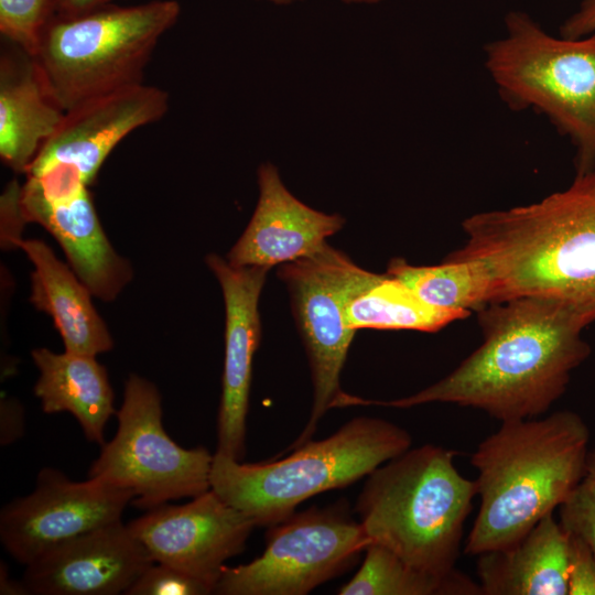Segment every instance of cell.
Wrapping results in <instances>:
<instances>
[{
    "mask_svg": "<svg viewBox=\"0 0 595 595\" xmlns=\"http://www.w3.org/2000/svg\"><path fill=\"white\" fill-rule=\"evenodd\" d=\"M470 314L434 309L387 273L364 270L345 304L346 325L434 333Z\"/></svg>",
    "mask_w": 595,
    "mask_h": 595,
    "instance_id": "22",
    "label": "cell"
},
{
    "mask_svg": "<svg viewBox=\"0 0 595 595\" xmlns=\"http://www.w3.org/2000/svg\"><path fill=\"white\" fill-rule=\"evenodd\" d=\"M56 0H0V33L34 55L40 39L55 17Z\"/></svg>",
    "mask_w": 595,
    "mask_h": 595,
    "instance_id": "25",
    "label": "cell"
},
{
    "mask_svg": "<svg viewBox=\"0 0 595 595\" xmlns=\"http://www.w3.org/2000/svg\"><path fill=\"white\" fill-rule=\"evenodd\" d=\"M181 14L176 0L134 6L112 2L87 13L54 17L34 57L61 107L143 83L144 69L161 37Z\"/></svg>",
    "mask_w": 595,
    "mask_h": 595,
    "instance_id": "7",
    "label": "cell"
},
{
    "mask_svg": "<svg viewBox=\"0 0 595 595\" xmlns=\"http://www.w3.org/2000/svg\"><path fill=\"white\" fill-rule=\"evenodd\" d=\"M595 31V0H582L560 25L559 35L576 39Z\"/></svg>",
    "mask_w": 595,
    "mask_h": 595,
    "instance_id": "30",
    "label": "cell"
},
{
    "mask_svg": "<svg viewBox=\"0 0 595 595\" xmlns=\"http://www.w3.org/2000/svg\"><path fill=\"white\" fill-rule=\"evenodd\" d=\"M476 558L484 595H567L569 533L553 513L512 545Z\"/></svg>",
    "mask_w": 595,
    "mask_h": 595,
    "instance_id": "20",
    "label": "cell"
},
{
    "mask_svg": "<svg viewBox=\"0 0 595 595\" xmlns=\"http://www.w3.org/2000/svg\"><path fill=\"white\" fill-rule=\"evenodd\" d=\"M369 543L346 501L312 506L270 526L258 558L225 565L214 594L305 595L353 567Z\"/></svg>",
    "mask_w": 595,
    "mask_h": 595,
    "instance_id": "9",
    "label": "cell"
},
{
    "mask_svg": "<svg viewBox=\"0 0 595 595\" xmlns=\"http://www.w3.org/2000/svg\"><path fill=\"white\" fill-rule=\"evenodd\" d=\"M456 452L425 444L374 469L356 501L370 542L435 575L455 570L475 480L454 464Z\"/></svg>",
    "mask_w": 595,
    "mask_h": 595,
    "instance_id": "4",
    "label": "cell"
},
{
    "mask_svg": "<svg viewBox=\"0 0 595 595\" xmlns=\"http://www.w3.org/2000/svg\"><path fill=\"white\" fill-rule=\"evenodd\" d=\"M132 499L130 490L89 477L73 482L61 470L44 467L31 494L1 509L0 541L26 566L66 541L121 520Z\"/></svg>",
    "mask_w": 595,
    "mask_h": 595,
    "instance_id": "11",
    "label": "cell"
},
{
    "mask_svg": "<svg viewBox=\"0 0 595 595\" xmlns=\"http://www.w3.org/2000/svg\"><path fill=\"white\" fill-rule=\"evenodd\" d=\"M112 0H56L55 17L72 18L87 13Z\"/></svg>",
    "mask_w": 595,
    "mask_h": 595,
    "instance_id": "31",
    "label": "cell"
},
{
    "mask_svg": "<svg viewBox=\"0 0 595 595\" xmlns=\"http://www.w3.org/2000/svg\"><path fill=\"white\" fill-rule=\"evenodd\" d=\"M340 595H483L478 583L456 569L446 575L419 570L383 545L370 542Z\"/></svg>",
    "mask_w": 595,
    "mask_h": 595,
    "instance_id": "24",
    "label": "cell"
},
{
    "mask_svg": "<svg viewBox=\"0 0 595 595\" xmlns=\"http://www.w3.org/2000/svg\"><path fill=\"white\" fill-rule=\"evenodd\" d=\"M19 208L24 224L37 223L56 239L95 298L112 301L131 280L132 269L108 240L88 188L50 204L22 195L20 187Z\"/></svg>",
    "mask_w": 595,
    "mask_h": 595,
    "instance_id": "18",
    "label": "cell"
},
{
    "mask_svg": "<svg viewBox=\"0 0 595 595\" xmlns=\"http://www.w3.org/2000/svg\"><path fill=\"white\" fill-rule=\"evenodd\" d=\"M154 562L173 566L214 593L225 563L240 554L257 527L213 489L190 502L162 504L127 523Z\"/></svg>",
    "mask_w": 595,
    "mask_h": 595,
    "instance_id": "12",
    "label": "cell"
},
{
    "mask_svg": "<svg viewBox=\"0 0 595 595\" xmlns=\"http://www.w3.org/2000/svg\"><path fill=\"white\" fill-rule=\"evenodd\" d=\"M0 594L4 595H29V591L22 580L14 581L9 576L6 563L0 565Z\"/></svg>",
    "mask_w": 595,
    "mask_h": 595,
    "instance_id": "32",
    "label": "cell"
},
{
    "mask_svg": "<svg viewBox=\"0 0 595 595\" xmlns=\"http://www.w3.org/2000/svg\"><path fill=\"white\" fill-rule=\"evenodd\" d=\"M0 443L9 445L24 434V410L14 398H1L0 407Z\"/></svg>",
    "mask_w": 595,
    "mask_h": 595,
    "instance_id": "29",
    "label": "cell"
},
{
    "mask_svg": "<svg viewBox=\"0 0 595 595\" xmlns=\"http://www.w3.org/2000/svg\"><path fill=\"white\" fill-rule=\"evenodd\" d=\"M126 595H205L210 588L182 571L153 562L126 591Z\"/></svg>",
    "mask_w": 595,
    "mask_h": 595,
    "instance_id": "27",
    "label": "cell"
},
{
    "mask_svg": "<svg viewBox=\"0 0 595 595\" xmlns=\"http://www.w3.org/2000/svg\"><path fill=\"white\" fill-rule=\"evenodd\" d=\"M258 183L256 209L226 258L231 264L270 269L313 256L343 227L342 216L315 210L294 197L274 165L259 167Z\"/></svg>",
    "mask_w": 595,
    "mask_h": 595,
    "instance_id": "16",
    "label": "cell"
},
{
    "mask_svg": "<svg viewBox=\"0 0 595 595\" xmlns=\"http://www.w3.org/2000/svg\"><path fill=\"white\" fill-rule=\"evenodd\" d=\"M462 228L465 244L445 259L484 263L493 302L545 298L595 322V169L536 203L472 215Z\"/></svg>",
    "mask_w": 595,
    "mask_h": 595,
    "instance_id": "2",
    "label": "cell"
},
{
    "mask_svg": "<svg viewBox=\"0 0 595 595\" xmlns=\"http://www.w3.org/2000/svg\"><path fill=\"white\" fill-rule=\"evenodd\" d=\"M567 595H595V555L583 539L570 533Z\"/></svg>",
    "mask_w": 595,
    "mask_h": 595,
    "instance_id": "28",
    "label": "cell"
},
{
    "mask_svg": "<svg viewBox=\"0 0 595 595\" xmlns=\"http://www.w3.org/2000/svg\"><path fill=\"white\" fill-rule=\"evenodd\" d=\"M559 508L562 528L583 539L595 555V450L588 451L581 480Z\"/></svg>",
    "mask_w": 595,
    "mask_h": 595,
    "instance_id": "26",
    "label": "cell"
},
{
    "mask_svg": "<svg viewBox=\"0 0 595 595\" xmlns=\"http://www.w3.org/2000/svg\"><path fill=\"white\" fill-rule=\"evenodd\" d=\"M411 444V435L399 425L359 416L326 439L293 448L284 458L246 464L215 453L210 489L257 527H270L290 517L304 500L354 484Z\"/></svg>",
    "mask_w": 595,
    "mask_h": 595,
    "instance_id": "5",
    "label": "cell"
},
{
    "mask_svg": "<svg viewBox=\"0 0 595 595\" xmlns=\"http://www.w3.org/2000/svg\"><path fill=\"white\" fill-rule=\"evenodd\" d=\"M277 4H288L296 0H268ZM346 2H364V3H376L380 0H344Z\"/></svg>",
    "mask_w": 595,
    "mask_h": 595,
    "instance_id": "33",
    "label": "cell"
},
{
    "mask_svg": "<svg viewBox=\"0 0 595 595\" xmlns=\"http://www.w3.org/2000/svg\"><path fill=\"white\" fill-rule=\"evenodd\" d=\"M153 562L118 520L50 550L25 566L22 582L35 595L125 594Z\"/></svg>",
    "mask_w": 595,
    "mask_h": 595,
    "instance_id": "14",
    "label": "cell"
},
{
    "mask_svg": "<svg viewBox=\"0 0 595 595\" xmlns=\"http://www.w3.org/2000/svg\"><path fill=\"white\" fill-rule=\"evenodd\" d=\"M10 245L22 249L33 263L30 302L53 318L65 350L93 356L111 350L113 340L95 309L94 295L73 269L43 240L20 237Z\"/></svg>",
    "mask_w": 595,
    "mask_h": 595,
    "instance_id": "19",
    "label": "cell"
},
{
    "mask_svg": "<svg viewBox=\"0 0 595 595\" xmlns=\"http://www.w3.org/2000/svg\"><path fill=\"white\" fill-rule=\"evenodd\" d=\"M589 431L572 411L501 422L472 455L479 509L464 553L512 545L553 513L581 480Z\"/></svg>",
    "mask_w": 595,
    "mask_h": 595,
    "instance_id": "3",
    "label": "cell"
},
{
    "mask_svg": "<svg viewBox=\"0 0 595 595\" xmlns=\"http://www.w3.org/2000/svg\"><path fill=\"white\" fill-rule=\"evenodd\" d=\"M482 344L452 372L423 390L391 401L354 397V405L411 408L452 403L501 422L545 413L564 393L571 372L591 354L582 332L588 323L565 304L522 296L477 312Z\"/></svg>",
    "mask_w": 595,
    "mask_h": 595,
    "instance_id": "1",
    "label": "cell"
},
{
    "mask_svg": "<svg viewBox=\"0 0 595 595\" xmlns=\"http://www.w3.org/2000/svg\"><path fill=\"white\" fill-rule=\"evenodd\" d=\"M32 359L39 370L34 394L47 414L68 412L88 442L105 444V426L115 414V394L108 374L96 356L35 348Z\"/></svg>",
    "mask_w": 595,
    "mask_h": 595,
    "instance_id": "21",
    "label": "cell"
},
{
    "mask_svg": "<svg viewBox=\"0 0 595 595\" xmlns=\"http://www.w3.org/2000/svg\"><path fill=\"white\" fill-rule=\"evenodd\" d=\"M162 418L155 385L131 374L117 412V432L101 445L88 477L130 490L131 502L143 510L209 490L214 455L204 446H180L166 433Z\"/></svg>",
    "mask_w": 595,
    "mask_h": 595,
    "instance_id": "8",
    "label": "cell"
},
{
    "mask_svg": "<svg viewBox=\"0 0 595 595\" xmlns=\"http://www.w3.org/2000/svg\"><path fill=\"white\" fill-rule=\"evenodd\" d=\"M387 274L405 285L425 304L444 311L470 314L494 299L489 270L477 260H446L436 266H412L391 260Z\"/></svg>",
    "mask_w": 595,
    "mask_h": 595,
    "instance_id": "23",
    "label": "cell"
},
{
    "mask_svg": "<svg viewBox=\"0 0 595 595\" xmlns=\"http://www.w3.org/2000/svg\"><path fill=\"white\" fill-rule=\"evenodd\" d=\"M206 264L221 286L226 313L223 390L215 453L241 461L246 454L252 363L261 339L258 303L269 269L235 266L215 253L206 257Z\"/></svg>",
    "mask_w": 595,
    "mask_h": 595,
    "instance_id": "13",
    "label": "cell"
},
{
    "mask_svg": "<svg viewBox=\"0 0 595 595\" xmlns=\"http://www.w3.org/2000/svg\"><path fill=\"white\" fill-rule=\"evenodd\" d=\"M505 34L484 46L485 68L504 104L547 117L575 149L576 174L595 169V31L553 36L529 13L505 15Z\"/></svg>",
    "mask_w": 595,
    "mask_h": 595,
    "instance_id": "6",
    "label": "cell"
},
{
    "mask_svg": "<svg viewBox=\"0 0 595 595\" xmlns=\"http://www.w3.org/2000/svg\"><path fill=\"white\" fill-rule=\"evenodd\" d=\"M169 100L167 91L142 83L77 105L65 112L28 172L65 163L78 169L90 185L105 160L125 138L165 116Z\"/></svg>",
    "mask_w": 595,
    "mask_h": 595,
    "instance_id": "15",
    "label": "cell"
},
{
    "mask_svg": "<svg viewBox=\"0 0 595 595\" xmlns=\"http://www.w3.org/2000/svg\"><path fill=\"white\" fill-rule=\"evenodd\" d=\"M364 270L328 244L278 270L291 296L313 382L311 415L291 450L312 440L320 420L343 393L340 372L356 332L346 325L345 304Z\"/></svg>",
    "mask_w": 595,
    "mask_h": 595,
    "instance_id": "10",
    "label": "cell"
},
{
    "mask_svg": "<svg viewBox=\"0 0 595 595\" xmlns=\"http://www.w3.org/2000/svg\"><path fill=\"white\" fill-rule=\"evenodd\" d=\"M65 110L56 100L34 55L4 41L0 53V158L26 174Z\"/></svg>",
    "mask_w": 595,
    "mask_h": 595,
    "instance_id": "17",
    "label": "cell"
}]
</instances>
